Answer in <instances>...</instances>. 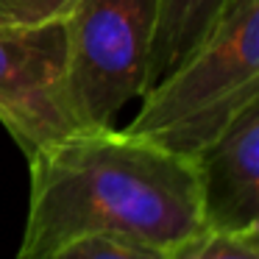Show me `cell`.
<instances>
[{"label":"cell","instance_id":"3957f363","mask_svg":"<svg viewBox=\"0 0 259 259\" xmlns=\"http://www.w3.org/2000/svg\"><path fill=\"white\" fill-rule=\"evenodd\" d=\"M159 0H75L64 14L67 92L81 128L112 125L148 90Z\"/></svg>","mask_w":259,"mask_h":259},{"label":"cell","instance_id":"ba28073f","mask_svg":"<svg viewBox=\"0 0 259 259\" xmlns=\"http://www.w3.org/2000/svg\"><path fill=\"white\" fill-rule=\"evenodd\" d=\"M187 259H259V229L203 231L190 242Z\"/></svg>","mask_w":259,"mask_h":259},{"label":"cell","instance_id":"52a82bcc","mask_svg":"<svg viewBox=\"0 0 259 259\" xmlns=\"http://www.w3.org/2000/svg\"><path fill=\"white\" fill-rule=\"evenodd\" d=\"M187 251H190V242L167 248L137 240H120V237H81L59 248L48 259H187Z\"/></svg>","mask_w":259,"mask_h":259},{"label":"cell","instance_id":"5b68a950","mask_svg":"<svg viewBox=\"0 0 259 259\" xmlns=\"http://www.w3.org/2000/svg\"><path fill=\"white\" fill-rule=\"evenodd\" d=\"M203 231L259 229V98L195 156Z\"/></svg>","mask_w":259,"mask_h":259},{"label":"cell","instance_id":"6da1fadb","mask_svg":"<svg viewBox=\"0 0 259 259\" xmlns=\"http://www.w3.org/2000/svg\"><path fill=\"white\" fill-rule=\"evenodd\" d=\"M17 259H48L81 237L179 248L203 234L198 162L125 128H81L28 159Z\"/></svg>","mask_w":259,"mask_h":259},{"label":"cell","instance_id":"7a4b0ae2","mask_svg":"<svg viewBox=\"0 0 259 259\" xmlns=\"http://www.w3.org/2000/svg\"><path fill=\"white\" fill-rule=\"evenodd\" d=\"M259 98V0H229L212 34L142 95L125 131L195 159Z\"/></svg>","mask_w":259,"mask_h":259},{"label":"cell","instance_id":"8992f818","mask_svg":"<svg viewBox=\"0 0 259 259\" xmlns=\"http://www.w3.org/2000/svg\"><path fill=\"white\" fill-rule=\"evenodd\" d=\"M229 0H159L156 31L148 59V90L212 34Z\"/></svg>","mask_w":259,"mask_h":259},{"label":"cell","instance_id":"277c9868","mask_svg":"<svg viewBox=\"0 0 259 259\" xmlns=\"http://www.w3.org/2000/svg\"><path fill=\"white\" fill-rule=\"evenodd\" d=\"M64 62L62 23L0 28V123L25 159L81 131Z\"/></svg>","mask_w":259,"mask_h":259},{"label":"cell","instance_id":"9c48e42d","mask_svg":"<svg viewBox=\"0 0 259 259\" xmlns=\"http://www.w3.org/2000/svg\"><path fill=\"white\" fill-rule=\"evenodd\" d=\"M75 0H0V28L62 23Z\"/></svg>","mask_w":259,"mask_h":259}]
</instances>
